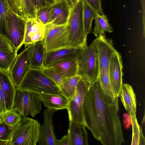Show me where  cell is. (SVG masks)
<instances>
[{
  "mask_svg": "<svg viewBox=\"0 0 145 145\" xmlns=\"http://www.w3.org/2000/svg\"><path fill=\"white\" fill-rule=\"evenodd\" d=\"M119 108L103 90L98 78L92 83L83 106L85 125L103 145H121L124 142Z\"/></svg>",
  "mask_w": 145,
  "mask_h": 145,
  "instance_id": "cell-1",
  "label": "cell"
},
{
  "mask_svg": "<svg viewBox=\"0 0 145 145\" xmlns=\"http://www.w3.org/2000/svg\"><path fill=\"white\" fill-rule=\"evenodd\" d=\"M16 87V90L27 91L38 94L62 93L58 87L41 69L29 67Z\"/></svg>",
  "mask_w": 145,
  "mask_h": 145,
  "instance_id": "cell-2",
  "label": "cell"
},
{
  "mask_svg": "<svg viewBox=\"0 0 145 145\" xmlns=\"http://www.w3.org/2000/svg\"><path fill=\"white\" fill-rule=\"evenodd\" d=\"M119 97L129 115L132 127L131 145H144L145 138L137 118V100L131 86L123 84Z\"/></svg>",
  "mask_w": 145,
  "mask_h": 145,
  "instance_id": "cell-3",
  "label": "cell"
},
{
  "mask_svg": "<svg viewBox=\"0 0 145 145\" xmlns=\"http://www.w3.org/2000/svg\"><path fill=\"white\" fill-rule=\"evenodd\" d=\"M84 0L80 1L70 8L66 23L69 46L85 48L87 46L83 21Z\"/></svg>",
  "mask_w": 145,
  "mask_h": 145,
  "instance_id": "cell-4",
  "label": "cell"
},
{
  "mask_svg": "<svg viewBox=\"0 0 145 145\" xmlns=\"http://www.w3.org/2000/svg\"><path fill=\"white\" fill-rule=\"evenodd\" d=\"M40 126L37 120L22 116L19 124L12 130L10 145H36Z\"/></svg>",
  "mask_w": 145,
  "mask_h": 145,
  "instance_id": "cell-5",
  "label": "cell"
},
{
  "mask_svg": "<svg viewBox=\"0 0 145 145\" xmlns=\"http://www.w3.org/2000/svg\"><path fill=\"white\" fill-rule=\"evenodd\" d=\"M97 38L88 46L84 48L78 59V74L82 78L92 83L98 78L99 67L97 50Z\"/></svg>",
  "mask_w": 145,
  "mask_h": 145,
  "instance_id": "cell-6",
  "label": "cell"
},
{
  "mask_svg": "<svg viewBox=\"0 0 145 145\" xmlns=\"http://www.w3.org/2000/svg\"><path fill=\"white\" fill-rule=\"evenodd\" d=\"M13 108L22 116L35 117L41 111L42 102L36 93L16 90Z\"/></svg>",
  "mask_w": 145,
  "mask_h": 145,
  "instance_id": "cell-7",
  "label": "cell"
},
{
  "mask_svg": "<svg viewBox=\"0 0 145 145\" xmlns=\"http://www.w3.org/2000/svg\"><path fill=\"white\" fill-rule=\"evenodd\" d=\"M92 83L83 78L79 82L75 91L69 100L67 108L69 122H77L85 125L83 115V106L85 96Z\"/></svg>",
  "mask_w": 145,
  "mask_h": 145,
  "instance_id": "cell-8",
  "label": "cell"
},
{
  "mask_svg": "<svg viewBox=\"0 0 145 145\" xmlns=\"http://www.w3.org/2000/svg\"><path fill=\"white\" fill-rule=\"evenodd\" d=\"M45 52L69 46L66 23L61 25L45 24L42 40Z\"/></svg>",
  "mask_w": 145,
  "mask_h": 145,
  "instance_id": "cell-9",
  "label": "cell"
},
{
  "mask_svg": "<svg viewBox=\"0 0 145 145\" xmlns=\"http://www.w3.org/2000/svg\"><path fill=\"white\" fill-rule=\"evenodd\" d=\"M26 20L16 14L12 10L3 31L14 50L18 52L23 45Z\"/></svg>",
  "mask_w": 145,
  "mask_h": 145,
  "instance_id": "cell-10",
  "label": "cell"
},
{
  "mask_svg": "<svg viewBox=\"0 0 145 145\" xmlns=\"http://www.w3.org/2000/svg\"><path fill=\"white\" fill-rule=\"evenodd\" d=\"M122 59L117 51L113 56L109 67V75L113 101L119 108L118 97L123 84Z\"/></svg>",
  "mask_w": 145,
  "mask_h": 145,
  "instance_id": "cell-11",
  "label": "cell"
},
{
  "mask_svg": "<svg viewBox=\"0 0 145 145\" xmlns=\"http://www.w3.org/2000/svg\"><path fill=\"white\" fill-rule=\"evenodd\" d=\"M84 48L68 46L45 52L44 66L48 67L62 61L78 58Z\"/></svg>",
  "mask_w": 145,
  "mask_h": 145,
  "instance_id": "cell-12",
  "label": "cell"
},
{
  "mask_svg": "<svg viewBox=\"0 0 145 145\" xmlns=\"http://www.w3.org/2000/svg\"><path fill=\"white\" fill-rule=\"evenodd\" d=\"M56 111L48 108L44 110L43 122L40 126L38 142L39 145H56L58 139L54 135L52 123L53 116Z\"/></svg>",
  "mask_w": 145,
  "mask_h": 145,
  "instance_id": "cell-13",
  "label": "cell"
},
{
  "mask_svg": "<svg viewBox=\"0 0 145 145\" xmlns=\"http://www.w3.org/2000/svg\"><path fill=\"white\" fill-rule=\"evenodd\" d=\"M97 50L99 61V71L102 69L109 70L111 59L117 51L113 46L112 40L106 37H98Z\"/></svg>",
  "mask_w": 145,
  "mask_h": 145,
  "instance_id": "cell-14",
  "label": "cell"
},
{
  "mask_svg": "<svg viewBox=\"0 0 145 145\" xmlns=\"http://www.w3.org/2000/svg\"><path fill=\"white\" fill-rule=\"evenodd\" d=\"M45 24L36 18L26 20L23 45L24 47L43 39Z\"/></svg>",
  "mask_w": 145,
  "mask_h": 145,
  "instance_id": "cell-15",
  "label": "cell"
},
{
  "mask_svg": "<svg viewBox=\"0 0 145 145\" xmlns=\"http://www.w3.org/2000/svg\"><path fill=\"white\" fill-rule=\"evenodd\" d=\"M28 48L27 46L25 47L23 50L18 54L10 70V76L16 87L19 84L28 67Z\"/></svg>",
  "mask_w": 145,
  "mask_h": 145,
  "instance_id": "cell-16",
  "label": "cell"
},
{
  "mask_svg": "<svg viewBox=\"0 0 145 145\" xmlns=\"http://www.w3.org/2000/svg\"><path fill=\"white\" fill-rule=\"evenodd\" d=\"M70 8L63 0H58L51 6L48 23L55 25L66 24Z\"/></svg>",
  "mask_w": 145,
  "mask_h": 145,
  "instance_id": "cell-17",
  "label": "cell"
},
{
  "mask_svg": "<svg viewBox=\"0 0 145 145\" xmlns=\"http://www.w3.org/2000/svg\"><path fill=\"white\" fill-rule=\"evenodd\" d=\"M28 67L41 69L44 67L45 50L42 41L37 42L27 46Z\"/></svg>",
  "mask_w": 145,
  "mask_h": 145,
  "instance_id": "cell-18",
  "label": "cell"
},
{
  "mask_svg": "<svg viewBox=\"0 0 145 145\" xmlns=\"http://www.w3.org/2000/svg\"><path fill=\"white\" fill-rule=\"evenodd\" d=\"M0 85L3 91L7 111L12 109L16 89L9 73L0 69Z\"/></svg>",
  "mask_w": 145,
  "mask_h": 145,
  "instance_id": "cell-19",
  "label": "cell"
},
{
  "mask_svg": "<svg viewBox=\"0 0 145 145\" xmlns=\"http://www.w3.org/2000/svg\"><path fill=\"white\" fill-rule=\"evenodd\" d=\"M84 124L69 122L68 130L70 145H88V135Z\"/></svg>",
  "mask_w": 145,
  "mask_h": 145,
  "instance_id": "cell-20",
  "label": "cell"
},
{
  "mask_svg": "<svg viewBox=\"0 0 145 145\" xmlns=\"http://www.w3.org/2000/svg\"><path fill=\"white\" fill-rule=\"evenodd\" d=\"M12 10L27 20L36 18V10L31 0H7Z\"/></svg>",
  "mask_w": 145,
  "mask_h": 145,
  "instance_id": "cell-21",
  "label": "cell"
},
{
  "mask_svg": "<svg viewBox=\"0 0 145 145\" xmlns=\"http://www.w3.org/2000/svg\"><path fill=\"white\" fill-rule=\"evenodd\" d=\"M38 95L44 105L47 108L57 110L67 108L69 100L62 93Z\"/></svg>",
  "mask_w": 145,
  "mask_h": 145,
  "instance_id": "cell-22",
  "label": "cell"
},
{
  "mask_svg": "<svg viewBox=\"0 0 145 145\" xmlns=\"http://www.w3.org/2000/svg\"><path fill=\"white\" fill-rule=\"evenodd\" d=\"M78 59L62 61L47 67L53 69L64 78H70L78 74Z\"/></svg>",
  "mask_w": 145,
  "mask_h": 145,
  "instance_id": "cell-23",
  "label": "cell"
},
{
  "mask_svg": "<svg viewBox=\"0 0 145 145\" xmlns=\"http://www.w3.org/2000/svg\"><path fill=\"white\" fill-rule=\"evenodd\" d=\"M94 19L95 25L93 34L95 37H105L106 31L109 33L113 32L112 28L108 22L107 16L98 14Z\"/></svg>",
  "mask_w": 145,
  "mask_h": 145,
  "instance_id": "cell-24",
  "label": "cell"
},
{
  "mask_svg": "<svg viewBox=\"0 0 145 145\" xmlns=\"http://www.w3.org/2000/svg\"><path fill=\"white\" fill-rule=\"evenodd\" d=\"M82 79L77 74L72 77L65 78L58 87L61 93L69 100L73 96L79 81Z\"/></svg>",
  "mask_w": 145,
  "mask_h": 145,
  "instance_id": "cell-25",
  "label": "cell"
},
{
  "mask_svg": "<svg viewBox=\"0 0 145 145\" xmlns=\"http://www.w3.org/2000/svg\"><path fill=\"white\" fill-rule=\"evenodd\" d=\"M98 14L91 8L84 1L83 10V21L85 36L91 32L93 20Z\"/></svg>",
  "mask_w": 145,
  "mask_h": 145,
  "instance_id": "cell-26",
  "label": "cell"
},
{
  "mask_svg": "<svg viewBox=\"0 0 145 145\" xmlns=\"http://www.w3.org/2000/svg\"><path fill=\"white\" fill-rule=\"evenodd\" d=\"M18 52L5 51L0 50V69L9 73L10 69L14 61Z\"/></svg>",
  "mask_w": 145,
  "mask_h": 145,
  "instance_id": "cell-27",
  "label": "cell"
},
{
  "mask_svg": "<svg viewBox=\"0 0 145 145\" xmlns=\"http://www.w3.org/2000/svg\"><path fill=\"white\" fill-rule=\"evenodd\" d=\"M22 117L15 109L13 108L7 112L2 117L1 121L12 130L19 124Z\"/></svg>",
  "mask_w": 145,
  "mask_h": 145,
  "instance_id": "cell-28",
  "label": "cell"
},
{
  "mask_svg": "<svg viewBox=\"0 0 145 145\" xmlns=\"http://www.w3.org/2000/svg\"><path fill=\"white\" fill-rule=\"evenodd\" d=\"M12 10L7 0H0V32L3 34Z\"/></svg>",
  "mask_w": 145,
  "mask_h": 145,
  "instance_id": "cell-29",
  "label": "cell"
},
{
  "mask_svg": "<svg viewBox=\"0 0 145 145\" xmlns=\"http://www.w3.org/2000/svg\"><path fill=\"white\" fill-rule=\"evenodd\" d=\"M98 78L104 93L113 100L109 77V70L104 69L100 70Z\"/></svg>",
  "mask_w": 145,
  "mask_h": 145,
  "instance_id": "cell-30",
  "label": "cell"
},
{
  "mask_svg": "<svg viewBox=\"0 0 145 145\" xmlns=\"http://www.w3.org/2000/svg\"><path fill=\"white\" fill-rule=\"evenodd\" d=\"M41 70L44 74L58 87L62 83L65 79L63 78L53 69L49 67H44Z\"/></svg>",
  "mask_w": 145,
  "mask_h": 145,
  "instance_id": "cell-31",
  "label": "cell"
},
{
  "mask_svg": "<svg viewBox=\"0 0 145 145\" xmlns=\"http://www.w3.org/2000/svg\"><path fill=\"white\" fill-rule=\"evenodd\" d=\"M51 6L44 7L36 10V18L44 24L48 23Z\"/></svg>",
  "mask_w": 145,
  "mask_h": 145,
  "instance_id": "cell-32",
  "label": "cell"
},
{
  "mask_svg": "<svg viewBox=\"0 0 145 145\" xmlns=\"http://www.w3.org/2000/svg\"><path fill=\"white\" fill-rule=\"evenodd\" d=\"M12 130L5 122L0 121V140L10 141Z\"/></svg>",
  "mask_w": 145,
  "mask_h": 145,
  "instance_id": "cell-33",
  "label": "cell"
},
{
  "mask_svg": "<svg viewBox=\"0 0 145 145\" xmlns=\"http://www.w3.org/2000/svg\"><path fill=\"white\" fill-rule=\"evenodd\" d=\"M0 50L8 52L15 51L11 44L6 37L0 33Z\"/></svg>",
  "mask_w": 145,
  "mask_h": 145,
  "instance_id": "cell-34",
  "label": "cell"
},
{
  "mask_svg": "<svg viewBox=\"0 0 145 145\" xmlns=\"http://www.w3.org/2000/svg\"><path fill=\"white\" fill-rule=\"evenodd\" d=\"M58 1V0H31L36 10L44 7L52 6L56 3Z\"/></svg>",
  "mask_w": 145,
  "mask_h": 145,
  "instance_id": "cell-35",
  "label": "cell"
},
{
  "mask_svg": "<svg viewBox=\"0 0 145 145\" xmlns=\"http://www.w3.org/2000/svg\"><path fill=\"white\" fill-rule=\"evenodd\" d=\"M84 1L96 12L100 15L104 14L101 0H84Z\"/></svg>",
  "mask_w": 145,
  "mask_h": 145,
  "instance_id": "cell-36",
  "label": "cell"
},
{
  "mask_svg": "<svg viewBox=\"0 0 145 145\" xmlns=\"http://www.w3.org/2000/svg\"><path fill=\"white\" fill-rule=\"evenodd\" d=\"M3 91L0 85V115L1 118L7 112Z\"/></svg>",
  "mask_w": 145,
  "mask_h": 145,
  "instance_id": "cell-37",
  "label": "cell"
},
{
  "mask_svg": "<svg viewBox=\"0 0 145 145\" xmlns=\"http://www.w3.org/2000/svg\"><path fill=\"white\" fill-rule=\"evenodd\" d=\"M56 145H70V142L67 134L63 136L58 140Z\"/></svg>",
  "mask_w": 145,
  "mask_h": 145,
  "instance_id": "cell-38",
  "label": "cell"
},
{
  "mask_svg": "<svg viewBox=\"0 0 145 145\" xmlns=\"http://www.w3.org/2000/svg\"><path fill=\"white\" fill-rule=\"evenodd\" d=\"M71 8L74 7L80 0H63Z\"/></svg>",
  "mask_w": 145,
  "mask_h": 145,
  "instance_id": "cell-39",
  "label": "cell"
},
{
  "mask_svg": "<svg viewBox=\"0 0 145 145\" xmlns=\"http://www.w3.org/2000/svg\"><path fill=\"white\" fill-rule=\"evenodd\" d=\"M0 145H10L9 141L0 140Z\"/></svg>",
  "mask_w": 145,
  "mask_h": 145,
  "instance_id": "cell-40",
  "label": "cell"
},
{
  "mask_svg": "<svg viewBox=\"0 0 145 145\" xmlns=\"http://www.w3.org/2000/svg\"><path fill=\"white\" fill-rule=\"evenodd\" d=\"M2 120L1 118L0 115V121H1Z\"/></svg>",
  "mask_w": 145,
  "mask_h": 145,
  "instance_id": "cell-41",
  "label": "cell"
},
{
  "mask_svg": "<svg viewBox=\"0 0 145 145\" xmlns=\"http://www.w3.org/2000/svg\"></svg>",
  "mask_w": 145,
  "mask_h": 145,
  "instance_id": "cell-42",
  "label": "cell"
}]
</instances>
